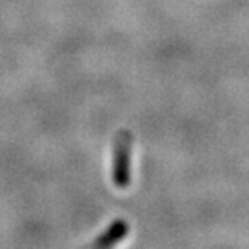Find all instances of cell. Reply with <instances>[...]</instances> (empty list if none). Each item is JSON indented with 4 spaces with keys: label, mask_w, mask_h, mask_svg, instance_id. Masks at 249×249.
<instances>
[{
    "label": "cell",
    "mask_w": 249,
    "mask_h": 249,
    "mask_svg": "<svg viewBox=\"0 0 249 249\" xmlns=\"http://www.w3.org/2000/svg\"><path fill=\"white\" fill-rule=\"evenodd\" d=\"M128 233V225L124 220H117L113 225L108 228V230L104 233V235L99 238V240L94 243L96 248H107V246H113L115 243L122 241L124 235Z\"/></svg>",
    "instance_id": "obj_2"
},
{
    "label": "cell",
    "mask_w": 249,
    "mask_h": 249,
    "mask_svg": "<svg viewBox=\"0 0 249 249\" xmlns=\"http://www.w3.org/2000/svg\"><path fill=\"white\" fill-rule=\"evenodd\" d=\"M129 151H131V136L124 131L117 139L115 162H113V181L118 188H126L129 183Z\"/></svg>",
    "instance_id": "obj_1"
}]
</instances>
